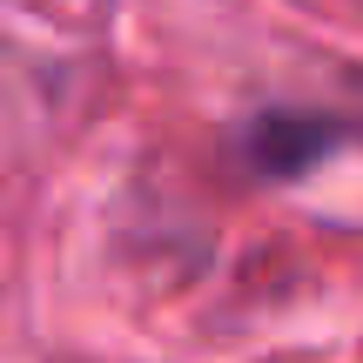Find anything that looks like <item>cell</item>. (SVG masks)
Listing matches in <instances>:
<instances>
[{
    "label": "cell",
    "mask_w": 363,
    "mask_h": 363,
    "mask_svg": "<svg viewBox=\"0 0 363 363\" xmlns=\"http://www.w3.org/2000/svg\"><path fill=\"white\" fill-rule=\"evenodd\" d=\"M343 142V115H262L249 128V162L262 175H303Z\"/></svg>",
    "instance_id": "cell-1"
}]
</instances>
